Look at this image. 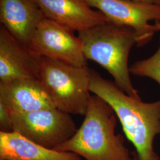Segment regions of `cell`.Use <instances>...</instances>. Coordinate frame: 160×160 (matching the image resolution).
<instances>
[{
    "mask_svg": "<svg viewBox=\"0 0 160 160\" xmlns=\"http://www.w3.org/2000/svg\"><path fill=\"white\" fill-rule=\"evenodd\" d=\"M90 89L113 109L135 148L131 153L133 160H160L154 146L155 138L160 135V100L145 103L134 98L92 69Z\"/></svg>",
    "mask_w": 160,
    "mask_h": 160,
    "instance_id": "6da1fadb",
    "label": "cell"
},
{
    "mask_svg": "<svg viewBox=\"0 0 160 160\" xmlns=\"http://www.w3.org/2000/svg\"><path fill=\"white\" fill-rule=\"evenodd\" d=\"M84 116L74 135L54 149L73 152L86 160H133L123 136L116 133L118 119L108 103L94 94Z\"/></svg>",
    "mask_w": 160,
    "mask_h": 160,
    "instance_id": "7a4b0ae2",
    "label": "cell"
},
{
    "mask_svg": "<svg viewBox=\"0 0 160 160\" xmlns=\"http://www.w3.org/2000/svg\"><path fill=\"white\" fill-rule=\"evenodd\" d=\"M86 59L98 63L114 78V83L129 96L141 100L131 79L130 52L138 42L131 28L108 22L79 32Z\"/></svg>",
    "mask_w": 160,
    "mask_h": 160,
    "instance_id": "3957f363",
    "label": "cell"
},
{
    "mask_svg": "<svg viewBox=\"0 0 160 160\" xmlns=\"http://www.w3.org/2000/svg\"><path fill=\"white\" fill-rule=\"evenodd\" d=\"M90 70L42 57L39 80L57 109L85 116L92 96Z\"/></svg>",
    "mask_w": 160,
    "mask_h": 160,
    "instance_id": "277c9868",
    "label": "cell"
},
{
    "mask_svg": "<svg viewBox=\"0 0 160 160\" xmlns=\"http://www.w3.org/2000/svg\"><path fill=\"white\" fill-rule=\"evenodd\" d=\"M12 116L13 131L48 148H56L77 130L71 114L56 108L12 114Z\"/></svg>",
    "mask_w": 160,
    "mask_h": 160,
    "instance_id": "5b68a950",
    "label": "cell"
},
{
    "mask_svg": "<svg viewBox=\"0 0 160 160\" xmlns=\"http://www.w3.org/2000/svg\"><path fill=\"white\" fill-rule=\"evenodd\" d=\"M110 22L134 29L138 47L145 46L160 32V5L127 0H84Z\"/></svg>",
    "mask_w": 160,
    "mask_h": 160,
    "instance_id": "8992f818",
    "label": "cell"
},
{
    "mask_svg": "<svg viewBox=\"0 0 160 160\" xmlns=\"http://www.w3.org/2000/svg\"><path fill=\"white\" fill-rule=\"evenodd\" d=\"M73 32L45 18L38 26L28 47L41 57L75 67H87L81 39Z\"/></svg>",
    "mask_w": 160,
    "mask_h": 160,
    "instance_id": "52a82bcc",
    "label": "cell"
},
{
    "mask_svg": "<svg viewBox=\"0 0 160 160\" xmlns=\"http://www.w3.org/2000/svg\"><path fill=\"white\" fill-rule=\"evenodd\" d=\"M42 58L0 27V82L39 80Z\"/></svg>",
    "mask_w": 160,
    "mask_h": 160,
    "instance_id": "ba28073f",
    "label": "cell"
},
{
    "mask_svg": "<svg viewBox=\"0 0 160 160\" xmlns=\"http://www.w3.org/2000/svg\"><path fill=\"white\" fill-rule=\"evenodd\" d=\"M45 17L78 33L110 22L103 13L93 9L84 0H33Z\"/></svg>",
    "mask_w": 160,
    "mask_h": 160,
    "instance_id": "9c48e42d",
    "label": "cell"
},
{
    "mask_svg": "<svg viewBox=\"0 0 160 160\" xmlns=\"http://www.w3.org/2000/svg\"><path fill=\"white\" fill-rule=\"evenodd\" d=\"M0 102L12 114L55 108L40 80L36 79L0 82Z\"/></svg>",
    "mask_w": 160,
    "mask_h": 160,
    "instance_id": "30bf717a",
    "label": "cell"
},
{
    "mask_svg": "<svg viewBox=\"0 0 160 160\" xmlns=\"http://www.w3.org/2000/svg\"><path fill=\"white\" fill-rule=\"evenodd\" d=\"M45 18L33 0H0L1 25L26 46Z\"/></svg>",
    "mask_w": 160,
    "mask_h": 160,
    "instance_id": "8fae6325",
    "label": "cell"
},
{
    "mask_svg": "<svg viewBox=\"0 0 160 160\" xmlns=\"http://www.w3.org/2000/svg\"><path fill=\"white\" fill-rule=\"evenodd\" d=\"M0 158L7 160H81L78 155L48 148L14 131L0 132Z\"/></svg>",
    "mask_w": 160,
    "mask_h": 160,
    "instance_id": "7c38bea8",
    "label": "cell"
},
{
    "mask_svg": "<svg viewBox=\"0 0 160 160\" xmlns=\"http://www.w3.org/2000/svg\"><path fill=\"white\" fill-rule=\"evenodd\" d=\"M131 74L140 77H147L160 85V39L158 49L150 57L138 61L129 67Z\"/></svg>",
    "mask_w": 160,
    "mask_h": 160,
    "instance_id": "4fadbf2b",
    "label": "cell"
},
{
    "mask_svg": "<svg viewBox=\"0 0 160 160\" xmlns=\"http://www.w3.org/2000/svg\"><path fill=\"white\" fill-rule=\"evenodd\" d=\"M0 132H13V122L11 112L0 102Z\"/></svg>",
    "mask_w": 160,
    "mask_h": 160,
    "instance_id": "5bb4252c",
    "label": "cell"
},
{
    "mask_svg": "<svg viewBox=\"0 0 160 160\" xmlns=\"http://www.w3.org/2000/svg\"><path fill=\"white\" fill-rule=\"evenodd\" d=\"M127 1H137V2H147L151 4H159V2L158 0H127Z\"/></svg>",
    "mask_w": 160,
    "mask_h": 160,
    "instance_id": "9a60e30c",
    "label": "cell"
},
{
    "mask_svg": "<svg viewBox=\"0 0 160 160\" xmlns=\"http://www.w3.org/2000/svg\"><path fill=\"white\" fill-rule=\"evenodd\" d=\"M0 160H6V159H2V158H0Z\"/></svg>",
    "mask_w": 160,
    "mask_h": 160,
    "instance_id": "2e32d148",
    "label": "cell"
},
{
    "mask_svg": "<svg viewBox=\"0 0 160 160\" xmlns=\"http://www.w3.org/2000/svg\"><path fill=\"white\" fill-rule=\"evenodd\" d=\"M158 2H159V4H160V0H158Z\"/></svg>",
    "mask_w": 160,
    "mask_h": 160,
    "instance_id": "e0dca14e",
    "label": "cell"
}]
</instances>
